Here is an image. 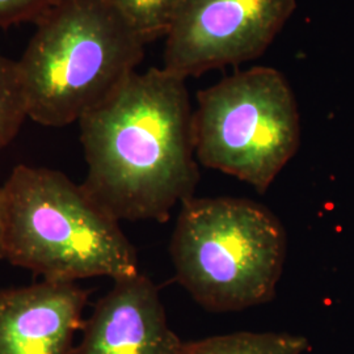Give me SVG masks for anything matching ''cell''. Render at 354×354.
<instances>
[{"instance_id":"4","label":"cell","mask_w":354,"mask_h":354,"mask_svg":"<svg viewBox=\"0 0 354 354\" xmlns=\"http://www.w3.org/2000/svg\"><path fill=\"white\" fill-rule=\"evenodd\" d=\"M286 232L268 207L244 198H188L171 239L176 279L212 313L270 302L286 259Z\"/></svg>"},{"instance_id":"10","label":"cell","mask_w":354,"mask_h":354,"mask_svg":"<svg viewBox=\"0 0 354 354\" xmlns=\"http://www.w3.org/2000/svg\"><path fill=\"white\" fill-rule=\"evenodd\" d=\"M28 118L17 61L0 54V150L19 134Z\"/></svg>"},{"instance_id":"7","label":"cell","mask_w":354,"mask_h":354,"mask_svg":"<svg viewBox=\"0 0 354 354\" xmlns=\"http://www.w3.org/2000/svg\"><path fill=\"white\" fill-rule=\"evenodd\" d=\"M185 346L168 326L158 288L138 273L115 279L95 304L75 354H184Z\"/></svg>"},{"instance_id":"8","label":"cell","mask_w":354,"mask_h":354,"mask_svg":"<svg viewBox=\"0 0 354 354\" xmlns=\"http://www.w3.org/2000/svg\"><path fill=\"white\" fill-rule=\"evenodd\" d=\"M88 292L42 279L0 291V354H73Z\"/></svg>"},{"instance_id":"11","label":"cell","mask_w":354,"mask_h":354,"mask_svg":"<svg viewBox=\"0 0 354 354\" xmlns=\"http://www.w3.org/2000/svg\"><path fill=\"white\" fill-rule=\"evenodd\" d=\"M147 44L165 37L183 0H108Z\"/></svg>"},{"instance_id":"2","label":"cell","mask_w":354,"mask_h":354,"mask_svg":"<svg viewBox=\"0 0 354 354\" xmlns=\"http://www.w3.org/2000/svg\"><path fill=\"white\" fill-rule=\"evenodd\" d=\"M1 190L4 259L13 266L54 282L140 273L120 221L83 184L55 169L20 165Z\"/></svg>"},{"instance_id":"13","label":"cell","mask_w":354,"mask_h":354,"mask_svg":"<svg viewBox=\"0 0 354 354\" xmlns=\"http://www.w3.org/2000/svg\"><path fill=\"white\" fill-rule=\"evenodd\" d=\"M4 259L3 250V190L0 187V260Z\"/></svg>"},{"instance_id":"5","label":"cell","mask_w":354,"mask_h":354,"mask_svg":"<svg viewBox=\"0 0 354 354\" xmlns=\"http://www.w3.org/2000/svg\"><path fill=\"white\" fill-rule=\"evenodd\" d=\"M198 165L266 193L301 143V117L285 75L266 66L235 73L197 93Z\"/></svg>"},{"instance_id":"9","label":"cell","mask_w":354,"mask_h":354,"mask_svg":"<svg viewBox=\"0 0 354 354\" xmlns=\"http://www.w3.org/2000/svg\"><path fill=\"white\" fill-rule=\"evenodd\" d=\"M304 336L274 332H236L187 342L184 354H304Z\"/></svg>"},{"instance_id":"1","label":"cell","mask_w":354,"mask_h":354,"mask_svg":"<svg viewBox=\"0 0 354 354\" xmlns=\"http://www.w3.org/2000/svg\"><path fill=\"white\" fill-rule=\"evenodd\" d=\"M88 172L83 187L117 221L163 223L200 180L187 79L152 67L77 122Z\"/></svg>"},{"instance_id":"12","label":"cell","mask_w":354,"mask_h":354,"mask_svg":"<svg viewBox=\"0 0 354 354\" xmlns=\"http://www.w3.org/2000/svg\"><path fill=\"white\" fill-rule=\"evenodd\" d=\"M58 0H0V28L36 23Z\"/></svg>"},{"instance_id":"6","label":"cell","mask_w":354,"mask_h":354,"mask_svg":"<svg viewBox=\"0 0 354 354\" xmlns=\"http://www.w3.org/2000/svg\"><path fill=\"white\" fill-rule=\"evenodd\" d=\"M297 0H183L165 35L163 68L188 79L266 53Z\"/></svg>"},{"instance_id":"3","label":"cell","mask_w":354,"mask_h":354,"mask_svg":"<svg viewBox=\"0 0 354 354\" xmlns=\"http://www.w3.org/2000/svg\"><path fill=\"white\" fill-rule=\"evenodd\" d=\"M17 61L28 118L79 122L137 71L146 41L108 0H58Z\"/></svg>"}]
</instances>
